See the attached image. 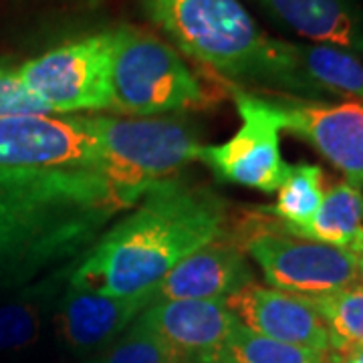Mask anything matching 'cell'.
Listing matches in <instances>:
<instances>
[{"instance_id":"8992f818","label":"cell","mask_w":363,"mask_h":363,"mask_svg":"<svg viewBox=\"0 0 363 363\" xmlns=\"http://www.w3.org/2000/svg\"><path fill=\"white\" fill-rule=\"evenodd\" d=\"M259 264L271 289L323 297L357 283V255L289 233L277 218H262L238 242Z\"/></svg>"},{"instance_id":"5b68a950","label":"cell","mask_w":363,"mask_h":363,"mask_svg":"<svg viewBox=\"0 0 363 363\" xmlns=\"http://www.w3.org/2000/svg\"><path fill=\"white\" fill-rule=\"evenodd\" d=\"M99 147V172L140 200L156 182L198 162L204 142L176 116H85Z\"/></svg>"},{"instance_id":"5bb4252c","label":"cell","mask_w":363,"mask_h":363,"mask_svg":"<svg viewBox=\"0 0 363 363\" xmlns=\"http://www.w3.org/2000/svg\"><path fill=\"white\" fill-rule=\"evenodd\" d=\"M154 301V291L131 297H117L73 289L59 309V329L69 347L91 351L116 341Z\"/></svg>"},{"instance_id":"277c9868","label":"cell","mask_w":363,"mask_h":363,"mask_svg":"<svg viewBox=\"0 0 363 363\" xmlns=\"http://www.w3.org/2000/svg\"><path fill=\"white\" fill-rule=\"evenodd\" d=\"M212 104L202 81L166 40L142 26L113 30L111 111L130 117L172 116Z\"/></svg>"},{"instance_id":"9c48e42d","label":"cell","mask_w":363,"mask_h":363,"mask_svg":"<svg viewBox=\"0 0 363 363\" xmlns=\"http://www.w3.org/2000/svg\"><path fill=\"white\" fill-rule=\"evenodd\" d=\"M0 168L99 172V147L85 116L0 117Z\"/></svg>"},{"instance_id":"ffe728a7","label":"cell","mask_w":363,"mask_h":363,"mask_svg":"<svg viewBox=\"0 0 363 363\" xmlns=\"http://www.w3.org/2000/svg\"><path fill=\"white\" fill-rule=\"evenodd\" d=\"M321 313L335 345H363V286L351 285L323 297H309Z\"/></svg>"},{"instance_id":"e0dca14e","label":"cell","mask_w":363,"mask_h":363,"mask_svg":"<svg viewBox=\"0 0 363 363\" xmlns=\"http://www.w3.org/2000/svg\"><path fill=\"white\" fill-rule=\"evenodd\" d=\"M298 67L325 95H341L363 105V63L357 55L329 47L295 43Z\"/></svg>"},{"instance_id":"8fae6325","label":"cell","mask_w":363,"mask_h":363,"mask_svg":"<svg viewBox=\"0 0 363 363\" xmlns=\"http://www.w3.org/2000/svg\"><path fill=\"white\" fill-rule=\"evenodd\" d=\"M226 305L240 323L259 335L317 353L333 347L331 331L309 297L248 283L226 297Z\"/></svg>"},{"instance_id":"7a4b0ae2","label":"cell","mask_w":363,"mask_h":363,"mask_svg":"<svg viewBox=\"0 0 363 363\" xmlns=\"http://www.w3.org/2000/svg\"><path fill=\"white\" fill-rule=\"evenodd\" d=\"M135 202L97 169L0 168V260L43 272L81 257Z\"/></svg>"},{"instance_id":"6da1fadb","label":"cell","mask_w":363,"mask_h":363,"mask_svg":"<svg viewBox=\"0 0 363 363\" xmlns=\"http://www.w3.org/2000/svg\"><path fill=\"white\" fill-rule=\"evenodd\" d=\"M228 234V204L206 186L169 176L156 182L91 245L69 286L131 297L154 286L182 260Z\"/></svg>"},{"instance_id":"2e32d148","label":"cell","mask_w":363,"mask_h":363,"mask_svg":"<svg viewBox=\"0 0 363 363\" xmlns=\"http://www.w3.org/2000/svg\"><path fill=\"white\" fill-rule=\"evenodd\" d=\"M293 234L363 255V192L350 182L331 186L311 224Z\"/></svg>"},{"instance_id":"d4e9b609","label":"cell","mask_w":363,"mask_h":363,"mask_svg":"<svg viewBox=\"0 0 363 363\" xmlns=\"http://www.w3.org/2000/svg\"><path fill=\"white\" fill-rule=\"evenodd\" d=\"M357 285L363 286V255H357Z\"/></svg>"},{"instance_id":"44dd1931","label":"cell","mask_w":363,"mask_h":363,"mask_svg":"<svg viewBox=\"0 0 363 363\" xmlns=\"http://www.w3.org/2000/svg\"><path fill=\"white\" fill-rule=\"evenodd\" d=\"M99 363H180V355L138 317Z\"/></svg>"},{"instance_id":"7402d4cb","label":"cell","mask_w":363,"mask_h":363,"mask_svg":"<svg viewBox=\"0 0 363 363\" xmlns=\"http://www.w3.org/2000/svg\"><path fill=\"white\" fill-rule=\"evenodd\" d=\"M43 309L39 301L23 298L0 305V351L25 350L40 333Z\"/></svg>"},{"instance_id":"ba28073f","label":"cell","mask_w":363,"mask_h":363,"mask_svg":"<svg viewBox=\"0 0 363 363\" xmlns=\"http://www.w3.org/2000/svg\"><path fill=\"white\" fill-rule=\"evenodd\" d=\"M226 85L240 117V128L226 142L204 143L198 162L226 184L272 194L289 172L281 154V117L267 93Z\"/></svg>"},{"instance_id":"4fadbf2b","label":"cell","mask_w":363,"mask_h":363,"mask_svg":"<svg viewBox=\"0 0 363 363\" xmlns=\"http://www.w3.org/2000/svg\"><path fill=\"white\" fill-rule=\"evenodd\" d=\"M255 283V272L238 240L228 234L184 259L154 286V301L226 298Z\"/></svg>"},{"instance_id":"3957f363","label":"cell","mask_w":363,"mask_h":363,"mask_svg":"<svg viewBox=\"0 0 363 363\" xmlns=\"http://www.w3.org/2000/svg\"><path fill=\"white\" fill-rule=\"evenodd\" d=\"M142 4L152 25L224 83L325 101L327 95L301 71L295 43L269 37L240 0H142Z\"/></svg>"},{"instance_id":"ac0fdd59","label":"cell","mask_w":363,"mask_h":363,"mask_svg":"<svg viewBox=\"0 0 363 363\" xmlns=\"http://www.w3.org/2000/svg\"><path fill=\"white\" fill-rule=\"evenodd\" d=\"M323 194V169L315 164L301 162L289 166L285 182L277 190L274 204L260 208V212L283 222L286 230L298 233L311 224Z\"/></svg>"},{"instance_id":"cb8c5ba5","label":"cell","mask_w":363,"mask_h":363,"mask_svg":"<svg viewBox=\"0 0 363 363\" xmlns=\"http://www.w3.org/2000/svg\"><path fill=\"white\" fill-rule=\"evenodd\" d=\"M321 363H363V345H335L323 353Z\"/></svg>"},{"instance_id":"52a82bcc","label":"cell","mask_w":363,"mask_h":363,"mask_svg":"<svg viewBox=\"0 0 363 363\" xmlns=\"http://www.w3.org/2000/svg\"><path fill=\"white\" fill-rule=\"evenodd\" d=\"M113 30L71 40L18 67L26 89L49 105L52 116L111 109Z\"/></svg>"},{"instance_id":"9a60e30c","label":"cell","mask_w":363,"mask_h":363,"mask_svg":"<svg viewBox=\"0 0 363 363\" xmlns=\"http://www.w3.org/2000/svg\"><path fill=\"white\" fill-rule=\"evenodd\" d=\"M274 23L315 45L363 55L362 0H255Z\"/></svg>"},{"instance_id":"603a6c76","label":"cell","mask_w":363,"mask_h":363,"mask_svg":"<svg viewBox=\"0 0 363 363\" xmlns=\"http://www.w3.org/2000/svg\"><path fill=\"white\" fill-rule=\"evenodd\" d=\"M23 116H52V111L26 89L18 67H9L0 61V117Z\"/></svg>"},{"instance_id":"7c38bea8","label":"cell","mask_w":363,"mask_h":363,"mask_svg":"<svg viewBox=\"0 0 363 363\" xmlns=\"http://www.w3.org/2000/svg\"><path fill=\"white\" fill-rule=\"evenodd\" d=\"M182 357L214 363L224 343L240 323L226 298L156 301L140 315Z\"/></svg>"},{"instance_id":"30bf717a","label":"cell","mask_w":363,"mask_h":363,"mask_svg":"<svg viewBox=\"0 0 363 363\" xmlns=\"http://www.w3.org/2000/svg\"><path fill=\"white\" fill-rule=\"evenodd\" d=\"M267 97L281 117L283 130L311 143L351 186H363L362 104L309 101L279 93H267Z\"/></svg>"},{"instance_id":"d6986e66","label":"cell","mask_w":363,"mask_h":363,"mask_svg":"<svg viewBox=\"0 0 363 363\" xmlns=\"http://www.w3.org/2000/svg\"><path fill=\"white\" fill-rule=\"evenodd\" d=\"M323 353L259 335L242 323L224 343L214 363H321Z\"/></svg>"}]
</instances>
